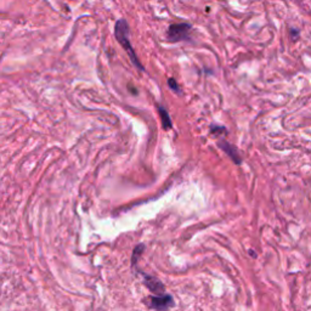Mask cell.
<instances>
[{
  "label": "cell",
  "instance_id": "obj_7",
  "mask_svg": "<svg viewBox=\"0 0 311 311\" xmlns=\"http://www.w3.org/2000/svg\"><path fill=\"white\" fill-rule=\"evenodd\" d=\"M143 250H145V245H143V244H139L135 247V250H134V252H133V257H132V265H133V266H135V265H136L137 259H139L140 255L142 254Z\"/></svg>",
  "mask_w": 311,
  "mask_h": 311
},
{
  "label": "cell",
  "instance_id": "obj_4",
  "mask_svg": "<svg viewBox=\"0 0 311 311\" xmlns=\"http://www.w3.org/2000/svg\"><path fill=\"white\" fill-rule=\"evenodd\" d=\"M141 275L143 276V284H145L153 294H156V296H163V294H165L164 284L160 282L158 278L143 273H141Z\"/></svg>",
  "mask_w": 311,
  "mask_h": 311
},
{
  "label": "cell",
  "instance_id": "obj_5",
  "mask_svg": "<svg viewBox=\"0 0 311 311\" xmlns=\"http://www.w3.org/2000/svg\"><path fill=\"white\" fill-rule=\"evenodd\" d=\"M219 147H220V149L224 150V151L226 152L227 155L231 157L232 160H235V162L237 163V164H240V163H241V158H240V157H238L237 150H236L234 146L230 145V143L226 142V141H220V142H219Z\"/></svg>",
  "mask_w": 311,
  "mask_h": 311
},
{
  "label": "cell",
  "instance_id": "obj_1",
  "mask_svg": "<svg viewBox=\"0 0 311 311\" xmlns=\"http://www.w3.org/2000/svg\"><path fill=\"white\" fill-rule=\"evenodd\" d=\"M129 26H128V22L126 19H118L116 27H114V35H116L117 40L122 44V47L126 49V51L130 56V60L133 61V64L135 65L139 70L143 71V66L140 64L139 60H137V56L135 55V52H134V49L129 42Z\"/></svg>",
  "mask_w": 311,
  "mask_h": 311
},
{
  "label": "cell",
  "instance_id": "obj_8",
  "mask_svg": "<svg viewBox=\"0 0 311 311\" xmlns=\"http://www.w3.org/2000/svg\"><path fill=\"white\" fill-rule=\"evenodd\" d=\"M168 84H169V87L172 88L173 90H174V91H179V85H178V83H176V80H175V79H173V78H170V79L168 80Z\"/></svg>",
  "mask_w": 311,
  "mask_h": 311
},
{
  "label": "cell",
  "instance_id": "obj_6",
  "mask_svg": "<svg viewBox=\"0 0 311 311\" xmlns=\"http://www.w3.org/2000/svg\"><path fill=\"white\" fill-rule=\"evenodd\" d=\"M158 112L160 114V119H162L163 128H164L165 130L170 129L173 126V123H172V119H170V117H169L168 111H167L165 109H163L162 106H158Z\"/></svg>",
  "mask_w": 311,
  "mask_h": 311
},
{
  "label": "cell",
  "instance_id": "obj_2",
  "mask_svg": "<svg viewBox=\"0 0 311 311\" xmlns=\"http://www.w3.org/2000/svg\"><path fill=\"white\" fill-rule=\"evenodd\" d=\"M190 31H191V26L189 24H175L168 28L167 37L173 43L186 40L190 38Z\"/></svg>",
  "mask_w": 311,
  "mask_h": 311
},
{
  "label": "cell",
  "instance_id": "obj_3",
  "mask_svg": "<svg viewBox=\"0 0 311 311\" xmlns=\"http://www.w3.org/2000/svg\"><path fill=\"white\" fill-rule=\"evenodd\" d=\"M174 305V299L170 294H163V296H156L150 297V306L152 309H156L158 311H165L169 307Z\"/></svg>",
  "mask_w": 311,
  "mask_h": 311
}]
</instances>
